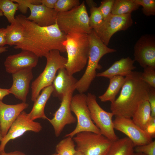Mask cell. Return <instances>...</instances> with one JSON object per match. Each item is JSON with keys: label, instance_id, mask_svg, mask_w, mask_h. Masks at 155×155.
<instances>
[{"label": "cell", "instance_id": "cell-27", "mask_svg": "<svg viewBox=\"0 0 155 155\" xmlns=\"http://www.w3.org/2000/svg\"><path fill=\"white\" fill-rule=\"evenodd\" d=\"M75 146L73 137H66L57 144L56 152L59 155H73L77 151Z\"/></svg>", "mask_w": 155, "mask_h": 155}, {"label": "cell", "instance_id": "cell-34", "mask_svg": "<svg viewBox=\"0 0 155 155\" xmlns=\"http://www.w3.org/2000/svg\"><path fill=\"white\" fill-rule=\"evenodd\" d=\"M115 0H104L101 2L98 7L103 17L105 19L111 13Z\"/></svg>", "mask_w": 155, "mask_h": 155}, {"label": "cell", "instance_id": "cell-47", "mask_svg": "<svg viewBox=\"0 0 155 155\" xmlns=\"http://www.w3.org/2000/svg\"><path fill=\"white\" fill-rule=\"evenodd\" d=\"M3 16L2 12L0 10V16Z\"/></svg>", "mask_w": 155, "mask_h": 155}, {"label": "cell", "instance_id": "cell-30", "mask_svg": "<svg viewBox=\"0 0 155 155\" xmlns=\"http://www.w3.org/2000/svg\"><path fill=\"white\" fill-rule=\"evenodd\" d=\"M90 16L89 17V24L93 29L100 26L102 22L103 18L98 7L90 8Z\"/></svg>", "mask_w": 155, "mask_h": 155}, {"label": "cell", "instance_id": "cell-29", "mask_svg": "<svg viewBox=\"0 0 155 155\" xmlns=\"http://www.w3.org/2000/svg\"><path fill=\"white\" fill-rule=\"evenodd\" d=\"M80 4L79 0H57L54 9L58 13L67 11Z\"/></svg>", "mask_w": 155, "mask_h": 155}, {"label": "cell", "instance_id": "cell-24", "mask_svg": "<svg viewBox=\"0 0 155 155\" xmlns=\"http://www.w3.org/2000/svg\"><path fill=\"white\" fill-rule=\"evenodd\" d=\"M134 146L127 137L113 142L107 155H133Z\"/></svg>", "mask_w": 155, "mask_h": 155}, {"label": "cell", "instance_id": "cell-6", "mask_svg": "<svg viewBox=\"0 0 155 155\" xmlns=\"http://www.w3.org/2000/svg\"><path fill=\"white\" fill-rule=\"evenodd\" d=\"M46 63L43 71L32 83L31 100L34 102L40 92L52 84L56 74L60 69L65 68L67 59L57 50L51 51L45 57Z\"/></svg>", "mask_w": 155, "mask_h": 155}, {"label": "cell", "instance_id": "cell-37", "mask_svg": "<svg viewBox=\"0 0 155 155\" xmlns=\"http://www.w3.org/2000/svg\"><path fill=\"white\" fill-rule=\"evenodd\" d=\"M14 2L17 3L19 5L18 9L22 13H27L28 7V5L31 0H12Z\"/></svg>", "mask_w": 155, "mask_h": 155}, {"label": "cell", "instance_id": "cell-31", "mask_svg": "<svg viewBox=\"0 0 155 155\" xmlns=\"http://www.w3.org/2000/svg\"><path fill=\"white\" fill-rule=\"evenodd\" d=\"M135 2L142 6L143 13L145 16H149L155 15V0H134Z\"/></svg>", "mask_w": 155, "mask_h": 155}, {"label": "cell", "instance_id": "cell-13", "mask_svg": "<svg viewBox=\"0 0 155 155\" xmlns=\"http://www.w3.org/2000/svg\"><path fill=\"white\" fill-rule=\"evenodd\" d=\"M113 123L115 129L126 135L135 147L148 144L153 141L152 137L137 126L131 118L115 116Z\"/></svg>", "mask_w": 155, "mask_h": 155}, {"label": "cell", "instance_id": "cell-8", "mask_svg": "<svg viewBox=\"0 0 155 155\" xmlns=\"http://www.w3.org/2000/svg\"><path fill=\"white\" fill-rule=\"evenodd\" d=\"M87 95L79 93L73 96L71 102V111L76 116L77 124L75 129L65 137H73L77 133L89 131L101 134L100 130L93 122L86 100Z\"/></svg>", "mask_w": 155, "mask_h": 155}, {"label": "cell", "instance_id": "cell-28", "mask_svg": "<svg viewBox=\"0 0 155 155\" xmlns=\"http://www.w3.org/2000/svg\"><path fill=\"white\" fill-rule=\"evenodd\" d=\"M18 6V3L12 0H0V10L11 24L16 20L15 15Z\"/></svg>", "mask_w": 155, "mask_h": 155}, {"label": "cell", "instance_id": "cell-44", "mask_svg": "<svg viewBox=\"0 0 155 155\" xmlns=\"http://www.w3.org/2000/svg\"><path fill=\"white\" fill-rule=\"evenodd\" d=\"M76 152L73 155H84V154L80 151L76 150Z\"/></svg>", "mask_w": 155, "mask_h": 155}, {"label": "cell", "instance_id": "cell-16", "mask_svg": "<svg viewBox=\"0 0 155 155\" xmlns=\"http://www.w3.org/2000/svg\"><path fill=\"white\" fill-rule=\"evenodd\" d=\"M39 57L30 51L22 50L20 53L7 56L4 63L5 71L12 74L19 71L35 67Z\"/></svg>", "mask_w": 155, "mask_h": 155}, {"label": "cell", "instance_id": "cell-19", "mask_svg": "<svg viewBox=\"0 0 155 155\" xmlns=\"http://www.w3.org/2000/svg\"><path fill=\"white\" fill-rule=\"evenodd\" d=\"M57 72L52 84L53 88L52 94L54 96L61 100L69 90L75 88V85L78 80L70 74L65 68L59 69Z\"/></svg>", "mask_w": 155, "mask_h": 155}, {"label": "cell", "instance_id": "cell-20", "mask_svg": "<svg viewBox=\"0 0 155 155\" xmlns=\"http://www.w3.org/2000/svg\"><path fill=\"white\" fill-rule=\"evenodd\" d=\"M135 61L129 57L122 58L115 61L105 71L97 73L96 77L109 79L115 76L126 77L136 68L134 65Z\"/></svg>", "mask_w": 155, "mask_h": 155}, {"label": "cell", "instance_id": "cell-45", "mask_svg": "<svg viewBox=\"0 0 155 155\" xmlns=\"http://www.w3.org/2000/svg\"><path fill=\"white\" fill-rule=\"evenodd\" d=\"M3 138V136L2 135L1 130V127L0 125V143H1V141Z\"/></svg>", "mask_w": 155, "mask_h": 155}, {"label": "cell", "instance_id": "cell-38", "mask_svg": "<svg viewBox=\"0 0 155 155\" xmlns=\"http://www.w3.org/2000/svg\"><path fill=\"white\" fill-rule=\"evenodd\" d=\"M6 28H0V47L7 44L6 39Z\"/></svg>", "mask_w": 155, "mask_h": 155}, {"label": "cell", "instance_id": "cell-22", "mask_svg": "<svg viewBox=\"0 0 155 155\" xmlns=\"http://www.w3.org/2000/svg\"><path fill=\"white\" fill-rule=\"evenodd\" d=\"M109 79V84L106 90L102 95L98 96L102 102L110 101L111 103L113 102L125 81V77L119 75L114 76Z\"/></svg>", "mask_w": 155, "mask_h": 155}, {"label": "cell", "instance_id": "cell-23", "mask_svg": "<svg viewBox=\"0 0 155 155\" xmlns=\"http://www.w3.org/2000/svg\"><path fill=\"white\" fill-rule=\"evenodd\" d=\"M151 117V108L148 99L139 105L131 119L137 126L145 130Z\"/></svg>", "mask_w": 155, "mask_h": 155}, {"label": "cell", "instance_id": "cell-7", "mask_svg": "<svg viewBox=\"0 0 155 155\" xmlns=\"http://www.w3.org/2000/svg\"><path fill=\"white\" fill-rule=\"evenodd\" d=\"M73 139L76 150L84 155H107L113 142L101 134L89 131L79 132Z\"/></svg>", "mask_w": 155, "mask_h": 155}, {"label": "cell", "instance_id": "cell-1", "mask_svg": "<svg viewBox=\"0 0 155 155\" xmlns=\"http://www.w3.org/2000/svg\"><path fill=\"white\" fill-rule=\"evenodd\" d=\"M15 18L23 27L24 36L22 41L15 46L14 49L30 51L39 58L45 57L53 50L66 52V34L60 29L56 22L42 27L22 14L17 16Z\"/></svg>", "mask_w": 155, "mask_h": 155}, {"label": "cell", "instance_id": "cell-42", "mask_svg": "<svg viewBox=\"0 0 155 155\" xmlns=\"http://www.w3.org/2000/svg\"><path fill=\"white\" fill-rule=\"evenodd\" d=\"M87 4L90 8L94 7H97L96 3L92 0H86L85 1Z\"/></svg>", "mask_w": 155, "mask_h": 155}, {"label": "cell", "instance_id": "cell-2", "mask_svg": "<svg viewBox=\"0 0 155 155\" xmlns=\"http://www.w3.org/2000/svg\"><path fill=\"white\" fill-rule=\"evenodd\" d=\"M141 73L133 71L125 77L119 96L111 104L114 116L131 118L139 105L148 99L151 87L142 80Z\"/></svg>", "mask_w": 155, "mask_h": 155}, {"label": "cell", "instance_id": "cell-41", "mask_svg": "<svg viewBox=\"0 0 155 155\" xmlns=\"http://www.w3.org/2000/svg\"><path fill=\"white\" fill-rule=\"evenodd\" d=\"M9 94V89L0 88V100H2L5 96Z\"/></svg>", "mask_w": 155, "mask_h": 155}, {"label": "cell", "instance_id": "cell-25", "mask_svg": "<svg viewBox=\"0 0 155 155\" xmlns=\"http://www.w3.org/2000/svg\"><path fill=\"white\" fill-rule=\"evenodd\" d=\"M7 44L16 46L22 40L24 28L22 25L16 19L15 20L6 28Z\"/></svg>", "mask_w": 155, "mask_h": 155}, {"label": "cell", "instance_id": "cell-48", "mask_svg": "<svg viewBox=\"0 0 155 155\" xmlns=\"http://www.w3.org/2000/svg\"><path fill=\"white\" fill-rule=\"evenodd\" d=\"M51 155H59L57 153H54L51 154Z\"/></svg>", "mask_w": 155, "mask_h": 155}, {"label": "cell", "instance_id": "cell-33", "mask_svg": "<svg viewBox=\"0 0 155 155\" xmlns=\"http://www.w3.org/2000/svg\"><path fill=\"white\" fill-rule=\"evenodd\" d=\"M134 152L146 155H155V141L143 145L135 147Z\"/></svg>", "mask_w": 155, "mask_h": 155}, {"label": "cell", "instance_id": "cell-18", "mask_svg": "<svg viewBox=\"0 0 155 155\" xmlns=\"http://www.w3.org/2000/svg\"><path fill=\"white\" fill-rule=\"evenodd\" d=\"M28 106L26 102L11 105L0 100V125L3 137L20 114Z\"/></svg>", "mask_w": 155, "mask_h": 155}, {"label": "cell", "instance_id": "cell-5", "mask_svg": "<svg viewBox=\"0 0 155 155\" xmlns=\"http://www.w3.org/2000/svg\"><path fill=\"white\" fill-rule=\"evenodd\" d=\"M56 23L60 29L66 35L75 32L88 34L93 29L89 25L85 1L67 11L58 13Z\"/></svg>", "mask_w": 155, "mask_h": 155}, {"label": "cell", "instance_id": "cell-9", "mask_svg": "<svg viewBox=\"0 0 155 155\" xmlns=\"http://www.w3.org/2000/svg\"><path fill=\"white\" fill-rule=\"evenodd\" d=\"M86 95L91 118L101 134L112 142L117 140L119 138L115 131L113 113L105 111L100 106L94 94L89 93Z\"/></svg>", "mask_w": 155, "mask_h": 155}, {"label": "cell", "instance_id": "cell-26", "mask_svg": "<svg viewBox=\"0 0 155 155\" xmlns=\"http://www.w3.org/2000/svg\"><path fill=\"white\" fill-rule=\"evenodd\" d=\"M140 6L134 0H115L111 13L118 15L131 14Z\"/></svg>", "mask_w": 155, "mask_h": 155}, {"label": "cell", "instance_id": "cell-39", "mask_svg": "<svg viewBox=\"0 0 155 155\" xmlns=\"http://www.w3.org/2000/svg\"><path fill=\"white\" fill-rule=\"evenodd\" d=\"M57 0H40L42 4L48 8L54 9Z\"/></svg>", "mask_w": 155, "mask_h": 155}, {"label": "cell", "instance_id": "cell-32", "mask_svg": "<svg viewBox=\"0 0 155 155\" xmlns=\"http://www.w3.org/2000/svg\"><path fill=\"white\" fill-rule=\"evenodd\" d=\"M141 78L150 87L155 88V68L150 66L144 68Z\"/></svg>", "mask_w": 155, "mask_h": 155}, {"label": "cell", "instance_id": "cell-4", "mask_svg": "<svg viewBox=\"0 0 155 155\" xmlns=\"http://www.w3.org/2000/svg\"><path fill=\"white\" fill-rule=\"evenodd\" d=\"M65 48L67 55L65 68L73 75L87 64L89 51L88 34L78 32L66 34Z\"/></svg>", "mask_w": 155, "mask_h": 155}, {"label": "cell", "instance_id": "cell-21", "mask_svg": "<svg viewBox=\"0 0 155 155\" xmlns=\"http://www.w3.org/2000/svg\"><path fill=\"white\" fill-rule=\"evenodd\" d=\"M42 91L34 102L30 112L28 113L29 118L32 120L38 119L46 120L48 119L45 115L44 110L46 104L53 92V86L51 85L46 87Z\"/></svg>", "mask_w": 155, "mask_h": 155}, {"label": "cell", "instance_id": "cell-3", "mask_svg": "<svg viewBox=\"0 0 155 155\" xmlns=\"http://www.w3.org/2000/svg\"><path fill=\"white\" fill-rule=\"evenodd\" d=\"M88 36L89 51L87 67L83 75L75 85V90L81 93H84L88 90L96 77V70L101 68L99 63L102 57L107 53L117 51L116 49L105 45L93 29Z\"/></svg>", "mask_w": 155, "mask_h": 155}, {"label": "cell", "instance_id": "cell-46", "mask_svg": "<svg viewBox=\"0 0 155 155\" xmlns=\"http://www.w3.org/2000/svg\"><path fill=\"white\" fill-rule=\"evenodd\" d=\"M133 155H146L143 153L134 152Z\"/></svg>", "mask_w": 155, "mask_h": 155}, {"label": "cell", "instance_id": "cell-14", "mask_svg": "<svg viewBox=\"0 0 155 155\" xmlns=\"http://www.w3.org/2000/svg\"><path fill=\"white\" fill-rule=\"evenodd\" d=\"M134 60L143 68L147 66L155 68V40L154 36H142L134 48Z\"/></svg>", "mask_w": 155, "mask_h": 155}, {"label": "cell", "instance_id": "cell-10", "mask_svg": "<svg viewBox=\"0 0 155 155\" xmlns=\"http://www.w3.org/2000/svg\"><path fill=\"white\" fill-rule=\"evenodd\" d=\"M133 23L131 14L118 15L111 13L100 26L93 29L103 43L107 46L114 34L118 31L127 30Z\"/></svg>", "mask_w": 155, "mask_h": 155}, {"label": "cell", "instance_id": "cell-17", "mask_svg": "<svg viewBox=\"0 0 155 155\" xmlns=\"http://www.w3.org/2000/svg\"><path fill=\"white\" fill-rule=\"evenodd\" d=\"M32 69H23L12 74L13 83L9 89L10 94L22 102L26 101L30 84L33 77Z\"/></svg>", "mask_w": 155, "mask_h": 155}, {"label": "cell", "instance_id": "cell-35", "mask_svg": "<svg viewBox=\"0 0 155 155\" xmlns=\"http://www.w3.org/2000/svg\"><path fill=\"white\" fill-rule=\"evenodd\" d=\"M148 100L150 107L151 116L155 117V88L151 87L148 95Z\"/></svg>", "mask_w": 155, "mask_h": 155}, {"label": "cell", "instance_id": "cell-43", "mask_svg": "<svg viewBox=\"0 0 155 155\" xmlns=\"http://www.w3.org/2000/svg\"><path fill=\"white\" fill-rule=\"evenodd\" d=\"M8 48L7 46L0 47V54L7 51Z\"/></svg>", "mask_w": 155, "mask_h": 155}, {"label": "cell", "instance_id": "cell-40", "mask_svg": "<svg viewBox=\"0 0 155 155\" xmlns=\"http://www.w3.org/2000/svg\"><path fill=\"white\" fill-rule=\"evenodd\" d=\"M0 155H26L24 153L19 151H15L9 152H6L5 151L0 153Z\"/></svg>", "mask_w": 155, "mask_h": 155}, {"label": "cell", "instance_id": "cell-11", "mask_svg": "<svg viewBox=\"0 0 155 155\" xmlns=\"http://www.w3.org/2000/svg\"><path fill=\"white\" fill-rule=\"evenodd\" d=\"M42 129L40 123L32 120L28 114L22 111L12 124L6 134L4 136L0 144V153L5 151L7 144L9 141L22 135L28 131L38 133Z\"/></svg>", "mask_w": 155, "mask_h": 155}, {"label": "cell", "instance_id": "cell-12", "mask_svg": "<svg viewBox=\"0 0 155 155\" xmlns=\"http://www.w3.org/2000/svg\"><path fill=\"white\" fill-rule=\"evenodd\" d=\"M74 87L69 90L64 95L58 109L54 114L53 117L47 120L52 125L55 135L59 136L66 125L73 124L76 121L72 115L70 104Z\"/></svg>", "mask_w": 155, "mask_h": 155}, {"label": "cell", "instance_id": "cell-36", "mask_svg": "<svg viewBox=\"0 0 155 155\" xmlns=\"http://www.w3.org/2000/svg\"><path fill=\"white\" fill-rule=\"evenodd\" d=\"M145 131L153 138L155 136V117L151 116Z\"/></svg>", "mask_w": 155, "mask_h": 155}, {"label": "cell", "instance_id": "cell-15", "mask_svg": "<svg viewBox=\"0 0 155 155\" xmlns=\"http://www.w3.org/2000/svg\"><path fill=\"white\" fill-rule=\"evenodd\" d=\"M30 13L26 18L42 27L47 26L56 22L58 12L54 9L41 4L40 0H31L28 5Z\"/></svg>", "mask_w": 155, "mask_h": 155}]
</instances>
